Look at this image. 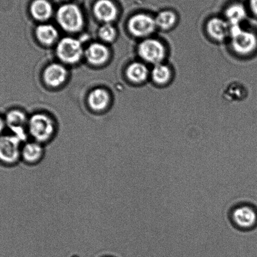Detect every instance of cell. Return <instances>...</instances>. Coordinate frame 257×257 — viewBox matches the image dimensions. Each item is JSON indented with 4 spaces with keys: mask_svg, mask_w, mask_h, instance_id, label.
<instances>
[{
    "mask_svg": "<svg viewBox=\"0 0 257 257\" xmlns=\"http://www.w3.org/2000/svg\"><path fill=\"white\" fill-rule=\"evenodd\" d=\"M85 55L89 63L94 66H100L108 59L109 51L104 45L94 43L88 47Z\"/></svg>",
    "mask_w": 257,
    "mask_h": 257,
    "instance_id": "obj_13",
    "label": "cell"
},
{
    "mask_svg": "<svg viewBox=\"0 0 257 257\" xmlns=\"http://www.w3.org/2000/svg\"><path fill=\"white\" fill-rule=\"evenodd\" d=\"M249 7L252 13L257 16V0H249Z\"/></svg>",
    "mask_w": 257,
    "mask_h": 257,
    "instance_id": "obj_23",
    "label": "cell"
},
{
    "mask_svg": "<svg viewBox=\"0 0 257 257\" xmlns=\"http://www.w3.org/2000/svg\"><path fill=\"white\" fill-rule=\"evenodd\" d=\"M116 30L110 24H104L99 30V36L103 41L110 42L116 37Z\"/></svg>",
    "mask_w": 257,
    "mask_h": 257,
    "instance_id": "obj_22",
    "label": "cell"
},
{
    "mask_svg": "<svg viewBox=\"0 0 257 257\" xmlns=\"http://www.w3.org/2000/svg\"><path fill=\"white\" fill-rule=\"evenodd\" d=\"M56 17L57 22L64 31L76 32L83 27V16L76 5H63L57 11Z\"/></svg>",
    "mask_w": 257,
    "mask_h": 257,
    "instance_id": "obj_2",
    "label": "cell"
},
{
    "mask_svg": "<svg viewBox=\"0 0 257 257\" xmlns=\"http://www.w3.org/2000/svg\"><path fill=\"white\" fill-rule=\"evenodd\" d=\"M226 20L213 17L206 24V31L211 38L216 41H223L229 36L230 26Z\"/></svg>",
    "mask_w": 257,
    "mask_h": 257,
    "instance_id": "obj_9",
    "label": "cell"
},
{
    "mask_svg": "<svg viewBox=\"0 0 257 257\" xmlns=\"http://www.w3.org/2000/svg\"><path fill=\"white\" fill-rule=\"evenodd\" d=\"M22 140L16 136L0 137V162L13 166L21 158Z\"/></svg>",
    "mask_w": 257,
    "mask_h": 257,
    "instance_id": "obj_5",
    "label": "cell"
},
{
    "mask_svg": "<svg viewBox=\"0 0 257 257\" xmlns=\"http://www.w3.org/2000/svg\"><path fill=\"white\" fill-rule=\"evenodd\" d=\"M126 76L135 83H142L148 78L149 71L147 67L141 62H133L126 69Z\"/></svg>",
    "mask_w": 257,
    "mask_h": 257,
    "instance_id": "obj_18",
    "label": "cell"
},
{
    "mask_svg": "<svg viewBox=\"0 0 257 257\" xmlns=\"http://www.w3.org/2000/svg\"><path fill=\"white\" fill-rule=\"evenodd\" d=\"M151 77L155 83L163 86L171 81L172 71L166 64H157L152 70Z\"/></svg>",
    "mask_w": 257,
    "mask_h": 257,
    "instance_id": "obj_21",
    "label": "cell"
},
{
    "mask_svg": "<svg viewBox=\"0 0 257 257\" xmlns=\"http://www.w3.org/2000/svg\"><path fill=\"white\" fill-rule=\"evenodd\" d=\"M224 14L230 26L239 25L246 17V9L240 2H234L227 7Z\"/></svg>",
    "mask_w": 257,
    "mask_h": 257,
    "instance_id": "obj_15",
    "label": "cell"
},
{
    "mask_svg": "<svg viewBox=\"0 0 257 257\" xmlns=\"http://www.w3.org/2000/svg\"><path fill=\"white\" fill-rule=\"evenodd\" d=\"M57 56L67 64H74L81 58L83 49L78 40L72 37H65L57 45Z\"/></svg>",
    "mask_w": 257,
    "mask_h": 257,
    "instance_id": "obj_7",
    "label": "cell"
},
{
    "mask_svg": "<svg viewBox=\"0 0 257 257\" xmlns=\"http://www.w3.org/2000/svg\"><path fill=\"white\" fill-rule=\"evenodd\" d=\"M30 11L32 17L40 21H47L53 13L52 5L47 0H34Z\"/></svg>",
    "mask_w": 257,
    "mask_h": 257,
    "instance_id": "obj_16",
    "label": "cell"
},
{
    "mask_svg": "<svg viewBox=\"0 0 257 257\" xmlns=\"http://www.w3.org/2000/svg\"><path fill=\"white\" fill-rule=\"evenodd\" d=\"M5 127V122L3 120V119L0 117V134L2 133L3 132Z\"/></svg>",
    "mask_w": 257,
    "mask_h": 257,
    "instance_id": "obj_24",
    "label": "cell"
},
{
    "mask_svg": "<svg viewBox=\"0 0 257 257\" xmlns=\"http://www.w3.org/2000/svg\"><path fill=\"white\" fill-rule=\"evenodd\" d=\"M44 150L39 142H29L22 147L21 158L29 164L38 163L43 158Z\"/></svg>",
    "mask_w": 257,
    "mask_h": 257,
    "instance_id": "obj_12",
    "label": "cell"
},
{
    "mask_svg": "<svg viewBox=\"0 0 257 257\" xmlns=\"http://www.w3.org/2000/svg\"><path fill=\"white\" fill-rule=\"evenodd\" d=\"M157 27L167 31L175 26L178 21V17L175 12L171 10H164L157 15L156 18Z\"/></svg>",
    "mask_w": 257,
    "mask_h": 257,
    "instance_id": "obj_20",
    "label": "cell"
},
{
    "mask_svg": "<svg viewBox=\"0 0 257 257\" xmlns=\"http://www.w3.org/2000/svg\"><path fill=\"white\" fill-rule=\"evenodd\" d=\"M128 27L134 36L145 37L154 33L157 26L153 17L147 14H138L129 20Z\"/></svg>",
    "mask_w": 257,
    "mask_h": 257,
    "instance_id": "obj_8",
    "label": "cell"
},
{
    "mask_svg": "<svg viewBox=\"0 0 257 257\" xmlns=\"http://www.w3.org/2000/svg\"><path fill=\"white\" fill-rule=\"evenodd\" d=\"M138 52L145 61L154 65L162 63L166 56V47L161 41L154 39L142 41L138 47Z\"/></svg>",
    "mask_w": 257,
    "mask_h": 257,
    "instance_id": "obj_6",
    "label": "cell"
},
{
    "mask_svg": "<svg viewBox=\"0 0 257 257\" xmlns=\"http://www.w3.org/2000/svg\"><path fill=\"white\" fill-rule=\"evenodd\" d=\"M230 219L236 228L243 231L251 230L257 226L256 209L250 204H239L232 209Z\"/></svg>",
    "mask_w": 257,
    "mask_h": 257,
    "instance_id": "obj_4",
    "label": "cell"
},
{
    "mask_svg": "<svg viewBox=\"0 0 257 257\" xmlns=\"http://www.w3.org/2000/svg\"><path fill=\"white\" fill-rule=\"evenodd\" d=\"M37 38L42 44L49 46L54 43L58 37V32L50 24H42L36 30Z\"/></svg>",
    "mask_w": 257,
    "mask_h": 257,
    "instance_id": "obj_19",
    "label": "cell"
},
{
    "mask_svg": "<svg viewBox=\"0 0 257 257\" xmlns=\"http://www.w3.org/2000/svg\"><path fill=\"white\" fill-rule=\"evenodd\" d=\"M109 102V94L103 89L96 88L89 93L88 103L94 110H103L108 106Z\"/></svg>",
    "mask_w": 257,
    "mask_h": 257,
    "instance_id": "obj_17",
    "label": "cell"
},
{
    "mask_svg": "<svg viewBox=\"0 0 257 257\" xmlns=\"http://www.w3.org/2000/svg\"><path fill=\"white\" fill-rule=\"evenodd\" d=\"M29 129L32 138L40 144L50 141L55 132L54 122L44 114L32 116L29 121Z\"/></svg>",
    "mask_w": 257,
    "mask_h": 257,
    "instance_id": "obj_3",
    "label": "cell"
},
{
    "mask_svg": "<svg viewBox=\"0 0 257 257\" xmlns=\"http://www.w3.org/2000/svg\"><path fill=\"white\" fill-rule=\"evenodd\" d=\"M93 12L96 18L105 24L114 21L118 13L115 5L111 0H98L94 4Z\"/></svg>",
    "mask_w": 257,
    "mask_h": 257,
    "instance_id": "obj_10",
    "label": "cell"
},
{
    "mask_svg": "<svg viewBox=\"0 0 257 257\" xmlns=\"http://www.w3.org/2000/svg\"><path fill=\"white\" fill-rule=\"evenodd\" d=\"M27 117L23 112L14 109L9 112L6 117V122L9 127L16 132V136L22 139H26L24 127L27 123Z\"/></svg>",
    "mask_w": 257,
    "mask_h": 257,
    "instance_id": "obj_14",
    "label": "cell"
},
{
    "mask_svg": "<svg viewBox=\"0 0 257 257\" xmlns=\"http://www.w3.org/2000/svg\"><path fill=\"white\" fill-rule=\"evenodd\" d=\"M66 68L59 64L49 65L44 72V81L52 87L61 86L66 80Z\"/></svg>",
    "mask_w": 257,
    "mask_h": 257,
    "instance_id": "obj_11",
    "label": "cell"
},
{
    "mask_svg": "<svg viewBox=\"0 0 257 257\" xmlns=\"http://www.w3.org/2000/svg\"><path fill=\"white\" fill-rule=\"evenodd\" d=\"M229 36L231 38V46L236 53L247 56L257 49V36L253 32L241 29L239 25L230 26Z\"/></svg>",
    "mask_w": 257,
    "mask_h": 257,
    "instance_id": "obj_1",
    "label": "cell"
}]
</instances>
